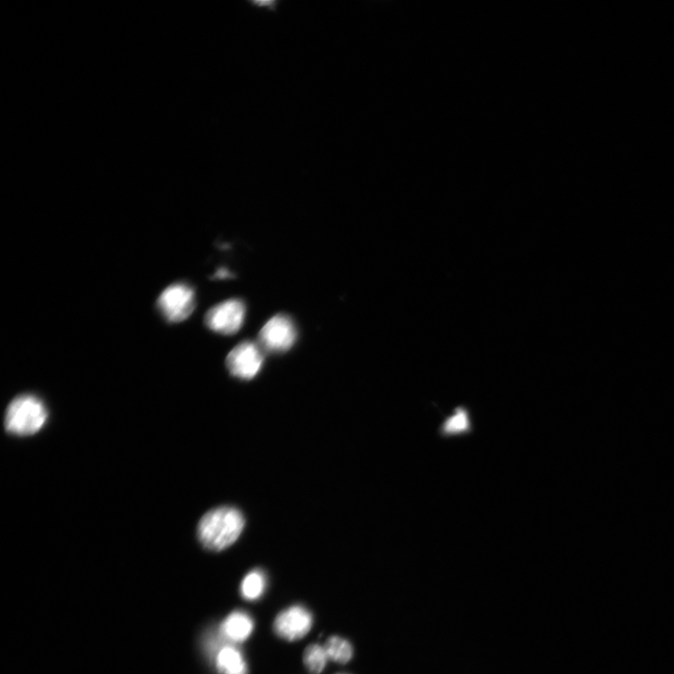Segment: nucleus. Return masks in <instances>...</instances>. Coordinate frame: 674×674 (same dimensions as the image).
Instances as JSON below:
<instances>
[{
	"label": "nucleus",
	"mask_w": 674,
	"mask_h": 674,
	"mask_svg": "<svg viewBox=\"0 0 674 674\" xmlns=\"http://www.w3.org/2000/svg\"><path fill=\"white\" fill-rule=\"evenodd\" d=\"M245 528L242 512L233 507L208 512L199 522L198 538L210 551L220 552L233 545Z\"/></svg>",
	"instance_id": "obj_1"
},
{
	"label": "nucleus",
	"mask_w": 674,
	"mask_h": 674,
	"mask_svg": "<svg viewBox=\"0 0 674 674\" xmlns=\"http://www.w3.org/2000/svg\"><path fill=\"white\" fill-rule=\"evenodd\" d=\"M313 617L303 606H292L282 612L273 622L276 634L289 642L303 639L311 630Z\"/></svg>",
	"instance_id": "obj_7"
},
{
	"label": "nucleus",
	"mask_w": 674,
	"mask_h": 674,
	"mask_svg": "<svg viewBox=\"0 0 674 674\" xmlns=\"http://www.w3.org/2000/svg\"><path fill=\"white\" fill-rule=\"evenodd\" d=\"M340 674H343V673H340Z\"/></svg>",
	"instance_id": "obj_15"
},
{
	"label": "nucleus",
	"mask_w": 674,
	"mask_h": 674,
	"mask_svg": "<svg viewBox=\"0 0 674 674\" xmlns=\"http://www.w3.org/2000/svg\"><path fill=\"white\" fill-rule=\"evenodd\" d=\"M213 659L220 674H248L242 653L232 644H222L213 655Z\"/></svg>",
	"instance_id": "obj_9"
},
{
	"label": "nucleus",
	"mask_w": 674,
	"mask_h": 674,
	"mask_svg": "<svg viewBox=\"0 0 674 674\" xmlns=\"http://www.w3.org/2000/svg\"><path fill=\"white\" fill-rule=\"evenodd\" d=\"M245 306L241 300L232 299L212 308L206 315L207 327L218 334L232 336L242 328Z\"/></svg>",
	"instance_id": "obj_6"
},
{
	"label": "nucleus",
	"mask_w": 674,
	"mask_h": 674,
	"mask_svg": "<svg viewBox=\"0 0 674 674\" xmlns=\"http://www.w3.org/2000/svg\"><path fill=\"white\" fill-rule=\"evenodd\" d=\"M48 418V411L40 398L32 394L18 396L9 405L5 415V429L13 435L32 436L38 433Z\"/></svg>",
	"instance_id": "obj_2"
},
{
	"label": "nucleus",
	"mask_w": 674,
	"mask_h": 674,
	"mask_svg": "<svg viewBox=\"0 0 674 674\" xmlns=\"http://www.w3.org/2000/svg\"><path fill=\"white\" fill-rule=\"evenodd\" d=\"M328 660L326 648L319 644H310L304 653L305 665L313 674L322 672L326 669Z\"/></svg>",
	"instance_id": "obj_13"
},
{
	"label": "nucleus",
	"mask_w": 674,
	"mask_h": 674,
	"mask_svg": "<svg viewBox=\"0 0 674 674\" xmlns=\"http://www.w3.org/2000/svg\"><path fill=\"white\" fill-rule=\"evenodd\" d=\"M263 360V348L254 342L245 341L229 354L226 365L234 377L248 381L257 376Z\"/></svg>",
	"instance_id": "obj_5"
},
{
	"label": "nucleus",
	"mask_w": 674,
	"mask_h": 674,
	"mask_svg": "<svg viewBox=\"0 0 674 674\" xmlns=\"http://www.w3.org/2000/svg\"><path fill=\"white\" fill-rule=\"evenodd\" d=\"M470 431L469 414L465 408L460 407L443 421L440 433L443 437H454L467 434Z\"/></svg>",
	"instance_id": "obj_10"
},
{
	"label": "nucleus",
	"mask_w": 674,
	"mask_h": 674,
	"mask_svg": "<svg viewBox=\"0 0 674 674\" xmlns=\"http://www.w3.org/2000/svg\"><path fill=\"white\" fill-rule=\"evenodd\" d=\"M324 648H326L328 659L337 663L346 664L354 656L352 644L338 636L329 638Z\"/></svg>",
	"instance_id": "obj_12"
},
{
	"label": "nucleus",
	"mask_w": 674,
	"mask_h": 674,
	"mask_svg": "<svg viewBox=\"0 0 674 674\" xmlns=\"http://www.w3.org/2000/svg\"><path fill=\"white\" fill-rule=\"evenodd\" d=\"M194 290L188 284L178 283L168 287L160 296L158 308L170 322H182L194 311Z\"/></svg>",
	"instance_id": "obj_4"
},
{
	"label": "nucleus",
	"mask_w": 674,
	"mask_h": 674,
	"mask_svg": "<svg viewBox=\"0 0 674 674\" xmlns=\"http://www.w3.org/2000/svg\"><path fill=\"white\" fill-rule=\"evenodd\" d=\"M296 339L295 324L287 315H277L272 318L259 334L260 346L272 354L288 352Z\"/></svg>",
	"instance_id": "obj_3"
},
{
	"label": "nucleus",
	"mask_w": 674,
	"mask_h": 674,
	"mask_svg": "<svg viewBox=\"0 0 674 674\" xmlns=\"http://www.w3.org/2000/svg\"><path fill=\"white\" fill-rule=\"evenodd\" d=\"M266 587V577L260 569H254L244 578L241 584V594L246 601H256L260 598Z\"/></svg>",
	"instance_id": "obj_11"
},
{
	"label": "nucleus",
	"mask_w": 674,
	"mask_h": 674,
	"mask_svg": "<svg viewBox=\"0 0 674 674\" xmlns=\"http://www.w3.org/2000/svg\"><path fill=\"white\" fill-rule=\"evenodd\" d=\"M254 630V622L253 618L246 613L236 611L223 621L219 633L224 641L239 643L247 640Z\"/></svg>",
	"instance_id": "obj_8"
},
{
	"label": "nucleus",
	"mask_w": 674,
	"mask_h": 674,
	"mask_svg": "<svg viewBox=\"0 0 674 674\" xmlns=\"http://www.w3.org/2000/svg\"><path fill=\"white\" fill-rule=\"evenodd\" d=\"M215 277L218 279H226L228 277H231V273L226 269H220L218 272H217Z\"/></svg>",
	"instance_id": "obj_14"
}]
</instances>
